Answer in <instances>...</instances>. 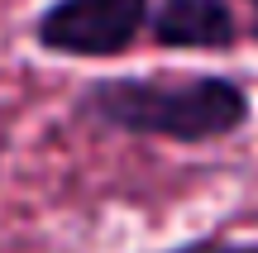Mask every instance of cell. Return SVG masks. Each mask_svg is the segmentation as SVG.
<instances>
[{
	"label": "cell",
	"instance_id": "6da1fadb",
	"mask_svg": "<svg viewBox=\"0 0 258 253\" xmlns=\"http://www.w3.org/2000/svg\"><path fill=\"white\" fill-rule=\"evenodd\" d=\"M82 115L139 139L172 143H215L249 124V91L234 76L215 72H148V76H105L82 91Z\"/></svg>",
	"mask_w": 258,
	"mask_h": 253
},
{
	"label": "cell",
	"instance_id": "5b68a950",
	"mask_svg": "<svg viewBox=\"0 0 258 253\" xmlns=\"http://www.w3.org/2000/svg\"><path fill=\"white\" fill-rule=\"evenodd\" d=\"M249 5H258V0H249Z\"/></svg>",
	"mask_w": 258,
	"mask_h": 253
},
{
	"label": "cell",
	"instance_id": "277c9868",
	"mask_svg": "<svg viewBox=\"0 0 258 253\" xmlns=\"http://www.w3.org/2000/svg\"><path fill=\"white\" fill-rule=\"evenodd\" d=\"M167 253H258V244H239V239H191V244L167 248Z\"/></svg>",
	"mask_w": 258,
	"mask_h": 253
},
{
	"label": "cell",
	"instance_id": "3957f363",
	"mask_svg": "<svg viewBox=\"0 0 258 253\" xmlns=\"http://www.w3.org/2000/svg\"><path fill=\"white\" fill-rule=\"evenodd\" d=\"M148 24H153V38L163 48L225 53L239 38V19L225 0H163Z\"/></svg>",
	"mask_w": 258,
	"mask_h": 253
},
{
	"label": "cell",
	"instance_id": "7a4b0ae2",
	"mask_svg": "<svg viewBox=\"0 0 258 253\" xmlns=\"http://www.w3.org/2000/svg\"><path fill=\"white\" fill-rule=\"evenodd\" d=\"M144 24L148 0H53L34 19V38L62 57H120Z\"/></svg>",
	"mask_w": 258,
	"mask_h": 253
}]
</instances>
